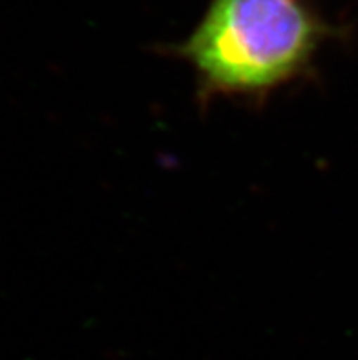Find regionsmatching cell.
<instances>
[{
  "mask_svg": "<svg viewBox=\"0 0 358 360\" xmlns=\"http://www.w3.org/2000/svg\"><path fill=\"white\" fill-rule=\"evenodd\" d=\"M326 37L304 0H210L176 53L205 96L265 99L313 66Z\"/></svg>",
  "mask_w": 358,
  "mask_h": 360,
  "instance_id": "cell-1",
  "label": "cell"
}]
</instances>
